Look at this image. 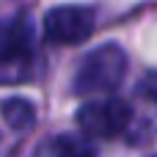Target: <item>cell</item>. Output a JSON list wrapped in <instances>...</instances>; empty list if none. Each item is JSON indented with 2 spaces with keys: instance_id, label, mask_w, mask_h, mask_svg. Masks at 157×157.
Instances as JSON below:
<instances>
[{
  "instance_id": "3957f363",
  "label": "cell",
  "mask_w": 157,
  "mask_h": 157,
  "mask_svg": "<svg viewBox=\"0 0 157 157\" xmlns=\"http://www.w3.org/2000/svg\"><path fill=\"white\" fill-rule=\"evenodd\" d=\"M130 119H132V108L116 97L88 102L77 110V127L88 138H116L127 132Z\"/></svg>"
},
{
  "instance_id": "5b68a950",
  "label": "cell",
  "mask_w": 157,
  "mask_h": 157,
  "mask_svg": "<svg viewBox=\"0 0 157 157\" xmlns=\"http://www.w3.org/2000/svg\"><path fill=\"white\" fill-rule=\"evenodd\" d=\"M132 108V119H130V127L127 132H135V141H146L157 132V88H146L141 86L138 88V99Z\"/></svg>"
},
{
  "instance_id": "6da1fadb",
  "label": "cell",
  "mask_w": 157,
  "mask_h": 157,
  "mask_svg": "<svg viewBox=\"0 0 157 157\" xmlns=\"http://www.w3.org/2000/svg\"><path fill=\"white\" fill-rule=\"evenodd\" d=\"M127 75V55L119 44H102L91 50L83 61L80 69L72 80V91L80 97L91 94H110L121 86Z\"/></svg>"
},
{
  "instance_id": "7a4b0ae2",
  "label": "cell",
  "mask_w": 157,
  "mask_h": 157,
  "mask_svg": "<svg viewBox=\"0 0 157 157\" xmlns=\"http://www.w3.org/2000/svg\"><path fill=\"white\" fill-rule=\"evenodd\" d=\"M33 66V28L28 17H14L0 25V86L22 83Z\"/></svg>"
},
{
  "instance_id": "52a82bcc",
  "label": "cell",
  "mask_w": 157,
  "mask_h": 157,
  "mask_svg": "<svg viewBox=\"0 0 157 157\" xmlns=\"http://www.w3.org/2000/svg\"><path fill=\"white\" fill-rule=\"evenodd\" d=\"M41 152H52V155H91L94 149L83 141H77L75 135H58L55 141L44 144Z\"/></svg>"
},
{
  "instance_id": "8992f818",
  "label": "cell",
  "mask_w": 157,
  "mask_h": 157,
  "mask_svg": "<svg viewBox=\"0 0 157 157\" xmlns=\"http://www.w3.org/2000/svg\"><path fill=\"white\" fill-rule=\"evenodd\" d=\"M0 113L6 119V124L11 130H30L33 121H36V113H33V105L22 97H11V99H3L0 102Z\"/></svg>"
},
{
  "instance_id": "277c9868",
  "label": "cell",
  "mask_w": 157,
  "mask_h": 157,
  "mask_svg": "<svg viewBox=\"0 0 157 157\" xmlns=\"http://www.w3.org/2000/svg\"><path fill=\"white\" fill-rule=\"evenodd\" d=\"M94 33V11L86 6H58L44 14V36L52 44H83Z\"/></svg>"
}]
</instances>
